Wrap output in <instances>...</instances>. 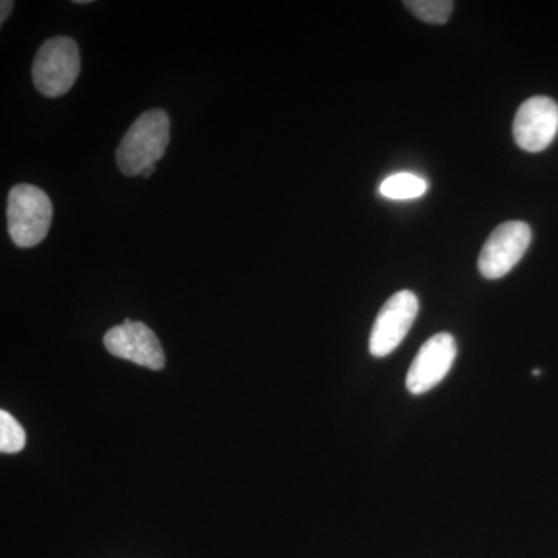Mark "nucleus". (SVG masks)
I'll return each instance as SVG.
<instances>
[{
  "label": "nucleus",
  "instance_id": "f257e3e1",
  "mask_svg": "<svg viewBox=\"0 0 558 558\" xmlns=\"http://www.w3.org/2000/svg\"><path fill=\"white\" fill-rule=\"evenodd\" d=\"M171 121L163 109L140 116L124 134L117 149V165L124 175H142L167 153Z\"/></svg>",
  "mask_w": 558,
  "mask_h": 558
},
{
  "label": "nucleus",
  "instance_id": "f03ea898",
  "mask_svg": "<svg viewBox=\"0 0 558 558\" xmlns=\"http://www.w3.org/2000/svg\"><path fill=\"white\" fill-rule=\"evenodd\" d=\"M7 219L14 244L21 248L35 247L49 234L53 205L38 186L21 183L10 191Z\"/></svg>",
  "mask_w": 558,
  "mask_h": 558
},
{
  "label": "nucleus",
  "instance_id": "7ed1b4c3",
  "mask_svg": "<svg viewBox=\"0 0 558 558\" xmlns=\"http://www.w3.org/2000/svg\"><path fill=\"white\" fill-rule=\"evenodd\" d=\"M81 57L75 40L57 36L46 40L36 53L32 76L44 97L57 98L68 94L78 80Z\"/></svg>",
  "mask_w": 558,
  "mask_h": 558
},
{
  "label": "nucleus",
  "instance_id": "20e7f679",
  "mask_svg": "<svg viewBox=\"0 0 558 558\" xmlns=\"http://www.w3.org/2000/svg\"><path fill=\"white\" fill-rule=\"evenodd\" d=\"M532 231L526 222L510 220L501 223L487 238L481 250L478 269L487 279L506 277L523 258L531 245Z\"/></svg>",
  "mask_w": 558,
  "mask_h": 558
},
{
  "label": "nucleus",
  "instance_id": "39448f33",
  "mask_svg": "<svg viewBox=\"0 0 558 558\" xmlns=\"http://www.w3.org/2000/svg\"><path fill=\"white\" fill-rule=\"evenodd\" d=\"M418 300L411 290H400L384 304L369 337V351L374 357H387L409 336L416 322Z\"/></svg>",
  "mask_w": 558,
  "mask_h": 558
},
{
  "label": "nucleus",
  "instance_id": "423d86ee",
  "mask_svg": "<svg viewBox=\"0 0 558 558\" xmlns=\"http://www.w3.org/2000/svg\"><path fill=\"white\" fill-rule=\"evenodd\" d=\"M457 341L447 332L436 333L418 349L411 363L407 388L411 395H424L446 379L457 359Z\"/></svg>",
  "mask_w": 558,
  "mask_h": 558
},
{
  "label": "nucleus",
  "instance_id": "0eeeda50",
  "mask_svg": "<svg viewBox=\"0 0 558 558\" xmlns=\"http://www.w3.org/2000/svg\"><path fill=\"white\" fill-rule=\"evenodd\" d=\"M105 347L116 357L130 360L148 369L159 371L167 362L159 339L145 323L126 319L123 325L109 329Z\"/></svg>",
  "mask_w": 558,
  "mask_h": 558
},
{
  "label": "nucleus",
  "instance_id": "6e6552de",
  "mask_svg": "<svg viewBox=\"0 0 558 558\" xmlns=\"http://www.w3.org/2000/svg\"><path fill=\"white\" fill-rule=\"evenodd\" d=\"M558 132V106L548 97H532L517 110L513 138L527 153H542Z\"/></svg>",
  "mask_w": 558,
  "mask_h": 558
},
{
  "label": "nucleus",
  "instance_id": "1a4fd4ad",
  "mask_svg": "<svg viewBox=\"0 0 558 558\" xmlns=\"http://www.w3.org/2000/svg\"><path fill=\"white\" fill-rule=\"evenodd\" d=\"M427 190L428 183L410 172L389 175L381 182L379 189L381 196L395 201L417 199V197L424 196Z\"/></svg>",
  "mask_w": 558,
  "mask_h": 558
},
{
  "label": "nucleus",
  "instance_id": "9d476101",
  "mask_svg": "<svg viewBox=\"0 0 558 558\" xmlns=\"http://www.w3.org/2000/svg\"><path fill=\"white\" fill-rule=\"evenodd\" d=\"M405 7L418 20L435 25L446 24L453 11L450 0H409Z\"/></svg>",
  "mask_w": 558,
  "mask_h": 558
},
{
  "label": "nucleus",
  "instance_id": "9b49d317",
  "mask_svg": "<svg viewBox=\"0 0 558 558\" xmlns=\"http://www.w3.org/2000/svg\"><path fill=\"white\" fill-rule=\"evenodd\" d=\"M24 428L5 410L0 411V451L2 453H17L25 447Z\"/></svg>",
  "mask_w": 558,
  "mask_h": 558
},
{
  "label": "nucleus",
  "instance_id": "f8f14e48",
  "mask_svg": "<svg viewBox=\"0 0 558 558\" xmlns=\"http://www.w3.org/2000/svg\"><path fill=\"white\" fill-rule=\"evenodd\" d=\"M14 2H11V0H3L2 3H0V22L2 24H5V21L9 20L11 11H13Z\"/></svg>",
  "mask_w": 558,
  "mask_h": 558
},
{
  "label": "nucleus",
  "instance_id": "ddd939ff",
  "mask_svg": "<svg viewBox=\"0 0 558 558\" xmlns=\"http://www.w3.org/2000/svg\"><path fill=\"white\" fill-rule=\"evenodd\" d=\"M157 170V165H153V167H149L148 170H146L145 172H143V178H150V175L154 174V172H156Z\"/></svg>",
  "mask_w": 558,
  "mask_h": 558
}]
</instances>
